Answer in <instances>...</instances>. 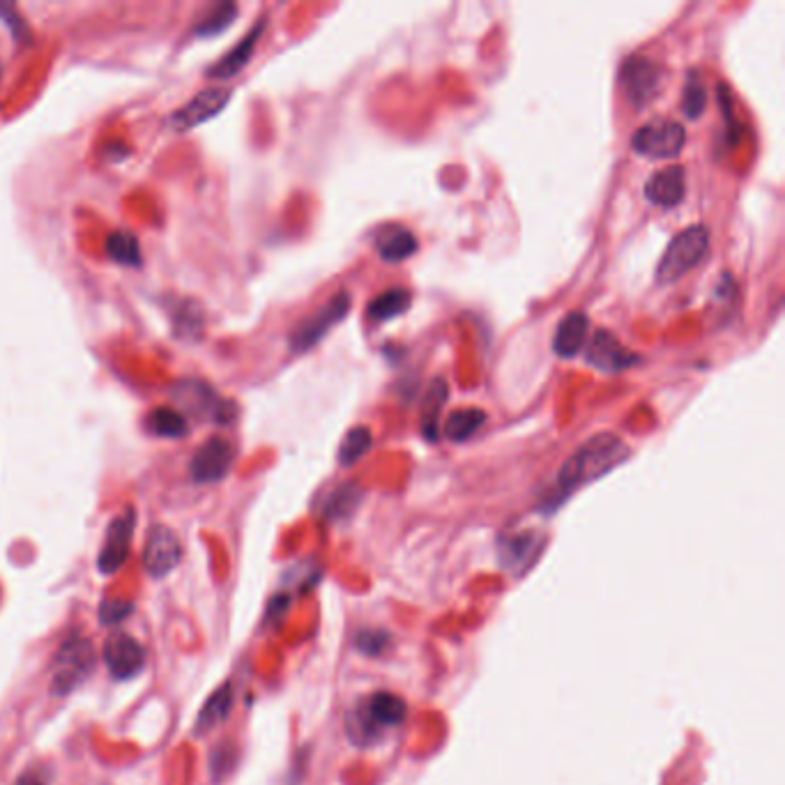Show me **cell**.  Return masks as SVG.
<instances>
[{"mask_svg": "<svg viewBox=\"0 0 785 785\" xmlns=\"http://www.w3.org/2000/svg\"><path fill=\"white\" fill-rule=\"evenodd\" d=\"M684 194H687V175L682 166H668V169L657 171L645 185L647 201L661 205V208L680 205Z\"/></svg>", "mask_w": 785, "mask_h": 785, "instance_id": "15", "label": "cell"}, {"mask_svg": "<svg viewBox=\"0 0 785 785\" xmlns=\"http://www.w3.org/2000/svg\"><path fill=\"white\" fill-rule=\"evenodd\" d=\"M484 422H486L484 410H479V408L454 410V413L447 417L445 436L452 442H466L468 438L475 436L479 429H482Z\"/></svg>", "mask_w": 785, "mask_h": 785, "instance_id": "23", "label": "cell"}, {"mask_svg": "<svg viewBox=\"0 0 785 785\" xmlns=\"http://www.w3.org/2000/svg\"><path fill=\"white\" fill-rule=\"evenodd\" d=\"M539 551H541V539L537 535H532V532H521V535H514L507 541H502L500 560L507 569L523 571L537 560Z\"/></svg>", "mask_w": 785, "mask_h": 785, "instance_id": "19", "label": "cell"}, {"mask_svg": "<svg viewBox=\"0 0 785 785\" xmlns=\"http://www.w3.org/2000/svg\"><path fill=\"white\" fill-rule=\"evenodd\" d=\"M228 102H231V90L226 88L201 90V93H196L185 106H180V109L173 113L169 123L173 129H178V132H189V129L217 118L219 113L226 109Z\"/></svg>", "mask_w": 785, "mask_h": 785, "instance_id": "13", "label": "cell"}, {"mask_svg": "<svg viewBox=\"0 0 785 785\" xmlns=\"http://www.w3.org/2000/svg\"><path fill=\"white\" fill-rule=\"evenodd\" d=\"M585 360H588L594 369L606 373H620L634 367L638 357L629 353L620 341H617L608 330H599L594 334L588 350H585Z\"/></svg>", "mask_w": 785, "mask_h": 785, "instance_id": "14", "label": "cell"}, {"mask_svg": "<svg viewBox=\"0 0 785 785\" xmlns=\"http://www.w3.org/2000/svg\"><path fill=\"white\" fill-rule=\"evenodd\" d=\"M684 143H687V132L675 120H650L643 125L631 139V148L636 155L647 159H675L680 155Z\"/></svg>", "mask_w": 785, "mask_h": 785, "instance_id": "7", "label": "cell"}, {"mask_svg": "<svg viewBox=\"0 0 785 785\" xmlns=\"http://www.w3.org/2000/svg\"><path fill=\"white\" fill-rule=\"evenodd\" d=\"M627 456V442L617 438L615 433H599V436L583 442L565 461V466L560 468L558 482H555V498H558V502L567 500L581 486L597 482L606 472H611L620 463L627 461Z\"/></svg>", "mask_w": 785, "mask_h": 785, "instance_id": "1", "label": "cell"}, {"mask_svg": "<svg viewBox=\"0 0 785 785\" xmlns=\"http://www.w3.org/2000/svg\"><path fill=\"white\" fill-rule=\"evenodd\" d=\"M104 663L113 680H132L146 668V647L129 634H111L104 643Z\"/></svg>", "mask_w": 785, "mask_h": 785, "instance_id": "12", "label": "cell"}, {"mask_svg": "<svg viewBox=\"0 0 785 785\" xmlns=\"http://www.w3.org/2000/svg\"><path fill=\"white\" fill-rule=\"evenodd\" d=\"M710 251V233L705 226H689L682 233H677L663 254L661 263L654 277L659 284H675L684 274L698 268L703 258Z\"/></svg>", "mask_w": 785, "mask_h": 785, "instance_id": "3", "label": "cell"}, {"mask_svg": "<svg viewBox=\"0 0 785 785\" xmlns=\"http://www.w3.org/2000/svg\"><path fill=\"white\" fill-rule=\"evenodd\" d=\"M231 707H233V687L226 682L221 684L208 700H205L203 710L198 712V719H196V733L198 735L212 733V730L228 719Z\"/></svg>", "mask_w": 785, "mask_h": 785, "instance_id": "20", "label": "cell"}, {"mask_svg": "<svg viewBox=\"0 0 785 785\" xmlns=\"http://www.w3.org/2000/svg\"><path fill=\"white\" fill-rule=\"evenodd\" d=\"M134 528H136V512L132 507H127L125 512H120L109 523L102 551L97 555V569L102 571V574L111 576L123 569L129 558V548H132Z\"/></svg>", "mask_w": 785, "mask_h": 785, "instance_id": "8", "label": "cell"}, {"mask_svg": "<svg viewBox=\"0 0 785 785\" xmlns=\"http://www.w3.org/2000/svg\"><path fill=\"white\" fill-rule=\"evenodd\" d=\"M387 645H390V636L385 631H362V634H357V647L367 657H380L387 650Z\"/></svg>", "mask_w": 785, "mask_h": 785, "instance_id": "31", "label": "cell"}, {"mask_svg": "<svg viewBox=\"0 0 785 785\" xmlns=\"http://www.w3.org/2000/svg\"><path fill=\"white\" fill-rule=\"evenodd\" d=\"M360 500H362V491L357 489L355 484H344L334 493H330V498H327L323 507V514L327 521H344V518H350L355 514Z\"/></svg>", "mask_w": 785, "mask_h": 785, "instance_id": "27", "label": "cell"}, {"mask_svg": "<svg viewBox=\"0 0 785 785\" xmlns=\"http://www.w3.org/2000/svg\"><path fill=\"white\" fill-rule=\"evenodd\" d=\"M620 83L624 88V95L629 97L631 104L645 106L659 95L663 83V70L650 58L631 56L627 63L622 65Z\"/></svg>", "mask_w": 785, "mask_h": 785, "instance_id": "9", "label": "cell"}, {"mask_svg": "<svg viewBox=\"0 0 785 785\" xmlns=\"http://www.w3.org/2000/svg\"><path fill=\"white\" fill-rule=\"evenodd\" d=\"M238 19V5L233 3H217L210 7V12H205V17L198 21L194 28L196 37H217L233 26V21Z\"/></svg>", "mask_w": 785, "mask_h": 785, "instance_id": "25", "label": "cell"}, {"mask_svg": "<svg viewBox=\"0 0 785 785\" xmlns=\"http://www.w3.org/2000/svg\"><path fill=\"white\" fill-rule=\"evenodd\" d=\"M371 442H373V436L367 426H355V429H350L346 433V438L341 440V447H339L341 466L344 468L355 466L362 456H367V452L371 449Z\"/></svg>", "mask_w": 785, "mask_h": 785, "instance_id": "28", "label": "cell"}, {"mask_svg": "<svg viewBox=\"0 0 785 785\" xmlns=\"http://www.w3.org/2000/svg\"><path fill=\"white\" fill-rule=\"evenodd\" d=\"M95 668V652L90 640L81 636L67 638L58 647L51 663V696H67L88 680Z\"/></svg>", "mask_w": 785, "mask_h": 785, "instance_id": "4", "label": "cell"}, {"mask_svg": "<svg viewBox=\"0 0 785 785\" xmlns=\"http://www.w3.org/2000/svg\"><path fill=\"white\" fill-rule=\"evenodd\" d=\"M707 106V93H705V86L700 83V79L696 74L689 76L687 81V88H684V102H682V109L687 113V118H700L703 116Z\"/></svg>", "mask_w": 785, "mask_h": 785, "instance_id": "29", "label": "cell"}, {"mask_svg": "<svg viewBox=\"0 0 785 785\" xmlns=\"http://www.w3.org/2000/svg\"><path fill=\"white\" fill-rule=\"evenodd\" d=\"M265 30V19L258 21V24L249 30V33L242 37V42L235 44V47L226 53L224 58L215 63L208 70V76L215 81H228L233 79V76H238L242 70H245L247 63L251 60V53H254L258 40H261Z\"/></svg>", "mask_w": 785, "mask_h": 785, "instance_id": "16", "label": "cell"}, {"mask_svg": "<svg viewBox=\"0 0 785 785\" xmlns=\"http://www.w3.org/2000/svg\"><path fill=\"white\" fill-rule=\"evenodd\" d=\"M134 611V604H129L125 599H104L99 604V620L102 624H118L129 617Z\"/></svg>", "mask_w": 785, "mask_h": 785, "instance_id": "30", "label": "cell"}, {"mask_svg": "<svg viewBox=\"0 0 785 785\" xmlns=\"http://www.w3.org/2000/svg\"><path fill=\"white\" fill-rule=\"evenodd\" d=\"M406 719V703L399 696L378 691L364 698L360 707L348 714V735L357 744L367 746L378 742L385 730L399 728Z\"/></svg>", "mask_w": 785, "mask_h": 785, "instance_id": "2", "label": "cell"}, {"mask_svg": "<svg viewBox=\"0 0 785 785\" xmlns=\"http://www.w3.org/2000/svg\"><path fill=\"white\" fill-rule=\"evenodd\" d=\"M106 254L113 263L127 265V268H139L141 265V245L136 235L127 231H116L106 240Z\"/></svg>", "mask_w": 785, "mask_h": 785, "instance_id": "26", "label": "cell"}, {"mask_svg": "<svg viewBox=\"0 0 785 785\" xmlns=\"http://www.w3.org/2000/svg\"><path fill=\"white\" fill-rule=\"evenodd\" d=\"M376 251L385 263H401L417 251V238L406 226L383 228L376 238Z\"/></svg>", "mask_w": 785, "mask_h": 785, "instance_id": "18", "label": "cell"}, {"mask_svg": "<svg viewBox=\"0 0 785 785\" xmlns=\"http://www.w3.org/2000/svg\"><path fill=\"white\" fill-rule=\"evenodd\" d=\"M173 401L201 419H212L217 424L233 422L238 410L233 403L221 399V396L212 390L203 380H182L173 387Z\"/></svg>", "mask_w": 785, "mask_h": 785, "instance_id": "6", "label": "cell"}, {"mask_svg": "<svg viewBox=\"0 0 785 785\" xmlns=\"http://www.w3.org/2000/svg\"><path fill=\"white\" fill-rule=\"evenodd\" d=\"M410 304H413V297H410L406 288H390V291L378 295L376 300L369 304V318L378 320V323H387V320L406 314Z\"/></svg>", "mask_w": 785, "mask_h": 785, "instance_id": "22", "label": "cell"}, {"mask_svg": "<svg viewBox=\"0 0 785 785\" xmlns=\"http://www.w3.org/2000/svg\"><path fill=\"white\" fill-rule=\"evenodd\" d=\"M17 785H47V783H44L37 774H30V772H28V774H24V776H19Z\"/></svg>", "mask_w": 785, "mask_h": 785, "instance_id": "33", "label": "cell"}, {"mask_svg": "<svg viewBox=\"0 0 785 785\" xmlns=\"http://www.w3.org/2000/svg\"><path fill=\"white\" fill-rule=\"evenodd\" d=\"M445 401H447V383L442 378L433 380L429 392H426L424 408H422V433L429 440H438V419Z\"/></svg>", "mask_w": 785, "mask_h": 785, "instance_id": "24", "label": "cell"}, {"mask_svg": "<svg viewBox=\"0 0 785 785\" xmlns=\"http://www.w3.org/2000/svg\"><path fill=\"white\" fill-rule=\"evenodd\" d=\"M0 21H5L7 26H10L14 40L21 42V40H28L30 37V30L26 26L24 17H21L19 10L10 3H0Z\"/></svg>", "mask_w": 785, "mask_h": 785, "instance_id": "32", "label": "cell"}, {"mask_svg": "<svg viewBox=\"0 0 785 785\" xmlns=\"http://www.w3.org/2000/svg\"><path fill=\"white\" fill-rule=\"evenodd\" d=\"M235 452L226 438H210L205 445L196 449L192 463H189V477L196 484H217L233 468Z\"/></svg>", "mask_w": 785, "mask_h": 785, "instance_id": "11", "label": "cell"}, {"mask_svg": "<svg viewBox=\"0 0 785 785\" xmlns=\"http://www.w3.org/2000/svg\"><path fill=\"white\" fill-rule=\"evenodd\" d=\"M350 304H353V300H350L348 293H337L330 302L323 304V307L314 311L309 318H304L291 334L293 353L295 355L307 353V350L320 344V341L325 339V334L348 316Z\"/></svg>", "mask_w": 785, "mask_h": 785, "instance_id": "5", "label": "cell"}, {"mask_svg": "<svg viewBox=\"0 0 785 785\" xmlns=\"http://www.w3.org/2000/svg\"><path fill=\"white\" fill-rule=\"evenodd\" d=\"M146 426L150 433H155L159 438L178 440L189 436V424L185 415H182L178 408H171V406L152 410L146 419Z\"/></svg>", "mask_w": 785, "mask_h": 785, "instance_id": "21", "label": "cell"}, {"mask_svg": "<svg viewBox=\"0 0 785 785\" xmlns=\"http://www.w3.org/2000/svg\"><path fill=\"white\" fill-rule=\"evenodd\" d=\"M182 544L169 525H152L143 548V567L152 578H164L180 565Z\"/></svg>", "mask_w": 785, "mask_h": 785, "instance_id": "10", "label": "cell"}, {"mask_svg": "<svg viewBox=\"0 0 785 785\" xmlns=\"http://www.w3.org/2000/svg\"><path fill=\"white\" fill-rule=\"evenodd\" d=\"M588 327H590V320L588 316L581 314V311H574V314L562 318L553 339L555 355L562 357V360H571V357L581 353L585 346V339H588Z\"/></svg>", "mask_w": 785, "mask_h": 785, "instance_id": "17", "label": "cell"}]
</instances>
